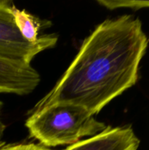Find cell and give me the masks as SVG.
Returning a JSON list of instances; mask_svg holds the SVG:
<instances>
[{
    "label": "cell",
    "mask_w": 149,
    "mask_h": 150,
    "mask_svg": "<svg viewBox=\"0 0 149 150\" xmlns=\"http://www.w3.org/2000/svg\"><path fill=\"white\" fill-rule=\"evenodd\" d=\"M148 45L138 18L124 15L105 19L83 40L60 80L31 111L70 103L95 116L136 83Z\"/></svg>",
    "instance_id": "6da1fadb"
},
{
    "label": "cell",
    "mask_w": 149,
    "mask_h": 150,
    "mask_svg": "<svg viewBox=\"0 0 149 150\" xmlns=\"http://www.w3.org/2000/svg\"><path fill=\"white\" fill-rule=\"evenodd\" d=\"M25 125L29 135L48 149L72 146L100 134L107 127L86 109L70 103H55L30 111Z\"/></svg>",
    "instance_id": "7a4b0ae2"
},
{
    "label": "cell",
    "mask_w": 149,
    "mask_h": 150,
    "mask_svg": "<svg viewBox=\"0 0 149 150\" xmlns=\"http://www.w3.org/2000/svg\"><path fill=\"white\" fill-rule=\"evenodd\" d=\"M13 5L11 1L0 0V60L31 64L40 53L55 47L58 35L42 34L35 43L27 41L14 23Z\"/></svg>",
    "instance_id": "3957f363"
},
{
    "label": "cell",
    "mask_w": 149,
    "mask_h": 150,
    "mask_svg": "<svg viewBox=\"0 0 149 150\" xmlns=\"http://www.w3.org/2000/svg\"><path fill=\"white\" fill-rule=\"evenodd\" d=\"M139 145L140 140L132 127L107 126L100 134L62 150H137Z\"/></svg>",
    "instance_id": "277c9868"
},
{
    "label": "cell",
    "mask_w": 149,
    "mask_h": 150,
    "mask_svg": "<svg viewBox=\"0 0 149 150\" xmlns=\"http://www.w3.org/2000/svg\"><path fill=\"white\" fill-rule=\"evenodd\" d=\"M14 23L22 37L31 43H35L40 38V30L51 25L50 21L42 20L25 10H19L15 5L11 8Z\"/></svg>",
    "instance_id": "5b68a950"
},
{
    "label": "cell",
    "mask_w": 149,
    "mask_h": 150,
    "mask_svg": "<svg viewBox=\"0 0 149 150\" xmlns=\"http://www.w3.org/2000/svg\"><path fill=\"white\" fill-rule=\"evenodd\" d=\"M2 150H55L35 143H5Z\"/></svg>",
    "instance_id": "8992f818"
},
{
    "label": "cell",
    "mask_w": 149,
    "mask_h": 150,
    "mask_svg": "<svg viewBox=\"0 0 149 150\" xmlns=\"http://www.w3.org/2000/svg\"><path fill=\"white\" fill-rule=\"evenodd\" d=\"M2 109H3V102L0 101V142L3 138L4 134L5 129H6V125L2 119Z\"/></svg>",
    "instance_id": "52a82bcc"
},
{
    "label": "cell",
    "mask_w": 149,
    "mask_h": 150,
    "mask_svg": "<svg viewBox=\"0 0 149 150\" xmlns=\"http://www.w3.org/2000/svg\"><path fill=\"white\" fill-rule=\"evenodd\" d=\"M5 144V142H0V150H2L3 149V147H4V145Z\"/></svg>",
    "instance_id": "ba28073f"
}]
</instances>
